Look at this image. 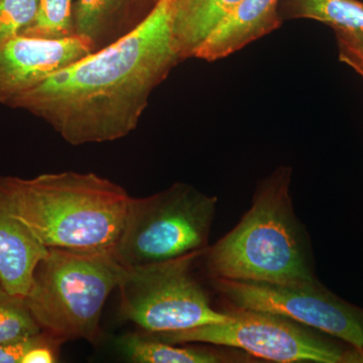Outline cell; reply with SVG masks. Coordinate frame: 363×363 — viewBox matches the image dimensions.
Segmentation results:
<instances>
[{
  "label": "cell",
  "mask_w": 363,
  "mask_h": 363,
  "mask_svg": "<svg viewBox=\"0 0 363 363\" xmlns=\"http://www.w3.org/2000/svg\"><path fill=\"white\" fill-rule=\"evenodd\" d=\"M281 20L321 21L335 35L363 39V2L359 0H279Z\"/></svg>",
  "instance_id": "9a60e30c"
},
{
  "label": "cell",
  "mask_w": 363,
  "mask_h": 363,
  "mask_svg": "<svg viewBox=\"0 0 363 363\" xmlns=\"http://www.w3.org/2000/svg\"><path fill=\"white\" fill-rule=\"evenodd\" d=\"M0 196L11 213L48 248L113 250L131 196L94 173L0 176Z\"/></svg>",
  "instance_id": "7a4b0ae2"
},
{
  "label": "cell",
  "mask_w": 363,
  "mask_h": 363,
  "mask_svg": "<svg viewBox=\"0 0 363 363\" xmlns=\"http://www.w3.org/2000/svg\"><path fill=\"white\" fill-rule=\"evenodd\" d=\"M121 350L136 363H225L250 362L243 351L224 346H180L162 342L143 332L126 334L119 340Z\"/></svg>",
  "instance_id": "5bb4252c"
},
{
  "label": "cell",
  "mask_w": 363,
  "mask_h": 363,
  "mask_svg": "<svg viewBox=\"0 0 363 363\" xmlns=\"http://www.w3.org/2000/svg\"><path fill=\"white\" fill-rule=\"evenodd\" d=\"M93 52L89 40L79 35L45 40L20 35L9 40L0 45V104Z\"/></svg>",
  "instance_id": "9c48e42d"
},
{
  "label": "cell",
  "mask_w": 363,
  "mask_h": 363,
  "mask_svg": "<svg viewBox=\"0 0 363 363\" xmlns=\"http://www.w3.org/2000/svg\"><path fill=\"white\" fill-rule=\"evenodd\" d=\"M49 248L16 218L0 196V285L26 297L38 264Z\"/></svg>",
  "instance_id": "8fae6325"
},
{
  "label": "cell",
  "mask_w": 363,
  "mask_h": 363,
  "mask_svg": "<svg viewBox=\"0 0 363 363\" xmlns=\"http://www.w3.org/2000/svg\"><path fill=\"white\" fill-rule=\"evenodd\" d=\"M339 60L350 66L363 79V39L335 35Z\"/></svg>",
  "instance_id": "d6986e66"
},
{
  "label": "cell",
  "mask_w": 363,
  "mask_h": 363,
  "mask_svg": "<svg viewBox=\"0 0 363 363\" xmlns=\"http://www.w3.org/2000/svg\"><path fill=\"white\" fill-rule=\"evenodd\" d=\"M72 0H39L37 13L21 35L45 40L72 37Z\"/></svg>",
  "instance_id": "2e32d148"
},
{
  "label": "cell",
  "mask_w": 363,
  "mask_h": 363,
  "mask_svg": "<svg viewBox=\"0 0 363 363\" xmlns=\"http://www.w3.org/2000/svg\"><path fill=\"white\" fill-rule=\"evenodd\" d=\"M39 0H0V45L18 37L37 13Z\"/></svg>",
  "instance_id": "ac0fdd59"
},
{
  "label": "cell",
  "mask_w": 363,
  "mask_h": 363,
  "mask_svg": "<svg viewBox=\"0 0 363 363\" xmlns=\"http://www.w3.org/2000/svg\"><path fill=\"white\" fill-rule=\"evenodd\" d=\"M205 252L133 267L125 272L117 289L119 314L143 332L183 330L231 320L226 308L218 310L193 267Z\"/></svg>",
  "instance_id": "52a82bcc"
},
{
  "label": "cell",
  "mask_w": 363,
  "mask_h": 363,
  "mask_svg": "<svg viewBox=\"0 0 363 363\" xmlns=\"http://www.w3.org/2000/svg\"><path fill=\"white\" fill-rule=\"evenodd\" d=\"M292 168L281 166L257 184L252 207L204 257L211 279L276 285L318 281L307 231L294 210Z\"/></svg>",
  "instance_id": "3957f363"
},
{
  "label": "cell",
  "mask_w": 363,
  "mask_h": 363,
  "mask_svg": "<svg viewBox=\"0 0 363 363\" xmlns=\"http://www.w3.org/2000/svg\"><path fill=\"white\" fill-rule=\"evenodd\" d=\"M63 343L45 333L43 340L26 353L21 363L57 362L59 359L60 346Z\"/></svg>",
  "instance_id": "44dd1931"
},
{
  "label": "cell",
  "mask_w": 363,
  "mask_h": 363,
  "mask_svg": "<svg viewBox=\"0 0 363 363\" xmlns=\"http://www.w3.org/2000/svg\"><path fill=\"white\" fill-rule=\"evenodd\" d=\"M45 334L43 331L30 337L0 343V363H21L26 353L40 342Z\"/></svg>",
  "instance_id": "ffe728a7"
},
{
  "label": "cell",
  "mask_w": 363,
  "mask_h": 363,
  "mask_svg": "<svg viewBox=\"0 0 363 363\" xmlns=\"http://www.w3.org/2000/svg\"><path fill=\"white\" fill-rule=\"evenodd\" d=\"M241 0H175L172 38L181 61L194 57L205 40Z\"/></svg>",
  "instance_id": "4fadbf2b"
},
{
  "label": "cell",
  "mask_w": 363,
  "mask_h": 363,
  "mask_svg": "<svg viewBox=\"0 0 363 363\" xmlns=\"http://www.w3.org/2000/svg\"><path fill=\"white\" fill-rule=\"evenodd\" d=\"M357 363H363V350L358 351Z\"/></svg>",
  "instance_id": "7402d4cb"
},
{
  "label": "cell",
  "mask_w": 363,
  "mask_h": 363,
  "mask_svg": "<svg viewBox=\"0 0 363 363\" xmlns=\"http://www.w3.org/2000/svg\"><path fill=\"white\" fill-rule=\"evenodd\" d=\"M124 272L113 250L49 248L35 267L26 303L42 330L60 342L94 343L105 303Z\"/></svg>",
  "instance_id": "277c9868"
},
{
  "label": "cell",
  "mask_w": 363,
  "mask_h": 363,
  "mask_svg": "<svg viewBox=\"0 0 363 363\" xmlns=\"http://www.w3.org/2000/svg\"><path fill=\"white\" fill-rule=\"evenodd\" d=\"M43 332L26 297L9 293L0 285V343L37 335Z\"/></svg>",
  "instance_id": "e0dca14e"
},
{
  "label": "cell",
  "mask_w": 363,
  "mask_h": 363,
  "mask_svg": "<svg viewBox=\"0 0 363 363\" xmlns=\"http://www.w3.org/2000/svg\"><path fill=\"white\" fill-rule=\"evenodd\" d=\"M279 0H241L215 28L195 58L213 62L240 51L276 30L283 23Z\"/></svg>",
  "instance_id": "30bf717a"
},
{
  "label": "cell",
  "mask_w": 363,
  "mask_h": 363,
  "mask_svg": "<svg viewBox=\"0 0 363 363\" xmlns=\"http://www.w3.org/2000/svg\"><path fill=\"white\" fill-rule=\"evenodd\" d=\"M227 305L272 313L363 350V309L346 302L319 281L309 285H276L211 279Z\"/></svg>",
  "instance_id": "ba28073f"
},
{
  "label": "cell",
  "mask_w": 363,
  "mask_h": 363,
  "mask_svg": "<svg viewBox=\"0 0 363 363\" xmlns=\"http://www.w3.org/2000/svg\"><path fill=\"white\" fill-rule=\"evenodd\" d=\"M175 0H159L133 32L45 78L6 106L40 117L72 145L114 142L135 130L150 95L181 62Z\"/></svg>",
  "instance_id": "6da1fadb"
},
{
  "label": "cell",
  "mask_w": 363,
  "mask_h": 363,
  "mask_svg": "<svg viewBox=\"0 0 363 363\" xmlns=\"http://www.w3.org/2000/svg\"><path fill=\"white\" fill-rule=\"evenodd\" d=\"M218 199L185 183L130 197L114 255L124 267L206 252Z\"/></svg>",
  "instance_id": "5b68a950"
},
{
  "label": "cell",
  "mask_w": 363,
  "mask_h": 363,
  "mask_svg": "<svg viewBox=\"0 0 363 363\" xmlns=\"http://www.w3.org/2000/svg\"><path fill=\"white\" fill-rule=\"evenodd\" d=\"M231 320L183 330L145 335L173 344L224 346L279 363H355L358 350L339 339L272 313L227 305ZM143 332V331H142Z\"/></svg>",
  "instance_id": "8992f818"
},
{
  "label": "cell",
  "mask_w": 363,
  "mask_h": 363,
  "mask_svg": "<svg viewBox=\"0 0 363 363\" xmlns=\"http://www.w3.org/2000/svg\"><path fill=\"white\" fill-rule=\"evenodd\" d=\"M159 0H78L73 11L74 35L84 38L94 52L108 47L133 32L149 14L140 2Z\"/></svg>",
  "instance_id": "7c38bea8"
}]
</instances>
